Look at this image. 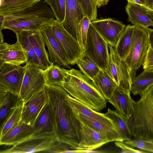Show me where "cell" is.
I'll return each instance as SVG.
<instances>
[{
    "instance_id": "6da1fadb",
    "label": "cell",
    "mask_w": 153,
    "mask_h": 153,
    "mask_svg": "<svg viewBox=\"0 0 153 153\" xmlns=\"http://www.w3.org/2000/svg\"><path fill=\"white\" fill-rule=\"evenodd\" d=\"M45 88L53 114L57 141L71 149H77L80 139L81 120L70 103L69 94L58 85H47Z\"/></svg>"
},
{
    "instance_id": "7a4b0ae2",
    "label": "cell",
    "mask_w": 153,
    "mask_h": 153,
    "mask_svg": "<svg viewBox=\"0 0 153 153\" xmlns=\"http://www.w3.org/2000/svg\"><path fill=\"white\" fill-rule=\"evenodd\" d=\"M0 16V30L9 29L15 33L24 31L38 32L50 25L55 19L51 7L43 0L20 11Z\"/></svg>"
},
{
    "instance_id": "3957f363",
    "label": "cell",
    "mask_w": 153,
    "mask_h": 153,
    "mask_svg": "<svg viewBox=\"0 0 153 153\" xmlns=\"http://www.w3.org/2000/svg\"><path fill=\"white\" fill-rule=\"evenodd\" d=\"M62 87L73 98L96 111L106 106L107 100L92 81L79 70L74 68L69 70Z\"/></svg>"
},
{
    "instance_id": "277c9868",
    "label": "cell",
    "mask_w": 153,
    "mask_h": 153,
    "mask_svg": "<svg viewBox=\"0 0 153 153\" xmlns=\"http://www.w3.org/2000/svg\"><path fill=\"white\" fill-rule=\"evenodd\" d=\"M127 123L134 138L153 139V85L138 101Z\"/></svg>"
},
{
    "instance_id": "5b68a950",
    "label": "cell",
    "mask_w": 153,
    "mask_h": 153,
    "mask_svg": "<svg viewBox=\"0 0 153 153\" xmlns=\"http://www.w3.org/2000/svg\"><path fill=\"white\" fill-rule=\"evenodd\" d=\"M149 45L146 29L135 25L131 48L125 59L131 81L145 62Z\"/></svg>"
},
{
    "instance_id": "8992f818",
    "label": "cell",
    "mask_w": 153,
    "mask_h": 153,
    "mask_svg": "<svg viewBox=\"0 0 153 153\" xmlns=\"http://www.w3.org/2000/svg\"><path fill=\"white\" fill-rule=\"evenodd\" d=\"M108 44L90 23L87 34L84 53L93 60L101 69L106 70L109 56Z\"/></svg>"
},
{
    "instance_id": "52a82bcc",
    "label": "cell",
    "mask_w": 153,
    "mask_h": 153,
    "mask_svg": "<svg viewBox=\"0 0 153 153\" xmlns=\"http://www.w3.org/2000/svg\"><path fill=\"white\" fill-rule=\"evenodd\" d=\"M52 32L70 65L76 64L84 54L78 41L65 28L61 22L55 19L50 25Z\"/></svg>"
},
{
    "instance_id": "ba28073f",
    "label": "cell",
    "mask_w": 153,
    "mask_h": 153,
    "mask_svg": "<svg viewBox=\"0 0 153 153\" xmlns=\"http://www.w3.org/2000/svg\"><path fill=\"white\" fill-rule=\"evenodd\" d=\"M25 71V65H16L0 61V90L19 96Z\"/></svg>"
},
{
    "instance_id": "9c48e42d",
    "label": "cell",
    "mask_w": 153,
    "mask_h": 153,
    "mask_svg": "<svg viewBox=\"0 0 153 153\" xmlns=\"http://www.w3.org/2000/svg\"><path fill=\"white\" fill-rule=\"evenodd\" d=\"M26 71L20 92L21 101L25 102L33 95L45 88L44 70L26 64Z\"/></svg>"
},
{
    "instance_id": "30bf717a",
    "label": "cell",
    "mask_w": 153,
    "mask_h": 153,
    "mask_svg": "<svg viewBox=\"0 0 153 153\" xmlns=\"http://www.w3.org/2000/svg\"><path fill=\"white\" fill-rule=\"evenodd\" d=\"M57 141V139L54 134L33 135L17 145L1 151L0 153L44 152L50 149Z\"/></svg>"
},
{
    "instance_id": "8fae6325",
    "label": "cell",
    "mask_w": 153,
    "mask_h": 153,
    "mask_svg": "<svg viewBox=\"0 0 153 153\" xmlns=\"http://www.w3.org/2000/svg\"><path fill=\"white\" fill-rule=\"evenodd\" d=\"M49 101L45 87L24 102L21 121L33 127L38 116Z\"/></svg>"
},
{
    "instance_id": "7c38bea8",
    "label": "cell",
    "mask_w": 153,
    "mask_h": 153,
    "mask_svg": "<svg viewBox=\"0 0 153 153\" xmlns=\"http://www.w3.org/2000/svg\"><path fill=\"white\" fill-rule=\"evenodd\" d=\"M91 23L108 44L113 47L126 27L122 22L109 18L96 19Z\"/></svg>"
},
{
    "instance_id": "4fadbf2b",
    "label": "cell",
    "mask_w": 153,
    "mask_h": 153,
    "mask_svg": "<svg viewBox=\"0 0 153 153\" xmlns=\"http://www.w3.org/2000/svg\"><path fill=\"white\" fill-rule=\"evenodd\" d=\"M85 16L78 0H66L65 16L62 23L66 30L79 42V26Z\"/></svg>"
},
{
    "instance_id": "5bb4252c",
    "label": "cell",
    "mask_w": 153,
    "mask_h": 153,
    "mask_svg": "<svg viewBox=\"0 0 153 153\" xmlns=\"http://www.w3.org/2000/svg\"><path fill=\"white\" fill-rule=\"evenodd\" d=\"M80 131V139L77 149L93 150L110 142L105 135L81 120Z\"/></svg>"
},
{
    "instance_id": "9a60e30c",
    "label": "cell",
    "mask_w": 153,
    "mask_h": 153,
    "mask_svg": "<svg viewBox=\"0 0 153 153\" xmlns=\"http://www.w3.org/2000/svg\"><path fill=\"white\" fill-rule=\"evenodd\" d=\"M41 31L48 51L49 59L52 64L70 68L69 62L59 45L55 38L50 25L42 28Z\"/></svg>"
},
{
    "instance_id": "2e32d148",
    "label": "cell",
    "mask_w": 153,
    "mask_h": 153,
    "mask_svg": "<svg viewBox=\"0 0 153 153\" xmlns=\"http://www.w3.org/2000/svg\"><path fill=\"white\" fill-rule=\"evenodd\" d=\"M130 90L119 85L117 86L108 101L122 116L128 120L131 116L134 100L130 95Z\"/></svg>"
},
{
    "instance_id": "e0dca14e",
    "label": "cell",
    "mask_w": 153,
    "mask_h": 153,
    "mask_svg": "<svg viewBox=\"0 0 153 153\" xmlns=\"http://www.w3.org/2000/svg\"><path fill=\"white\" fill-rule=\"evenodd\" d=\"M0 61L4 63L18 66L27 61L24 50L17 40L12 45L0 41Z\"/></svg>"
},
{
    "instance_id": "ac0fdd59",
    "label": "cell",
    "mask_w": 153,
    "mask_h": 153,
    "mask_svg": "<svg viewBox=\"0 0 153 153\" xmlns=\"http://www.w3.org/2000/svg\"><path fill=\"white\" fill-rule=\"evenodd\" d=\"M33 134V127L20 120L0 137V145L15 146L30 138Z\"/></svg>"
},
{
    "instance_id": "d6986e66",
    "label": "cell",
    "mask_w": 153,
    "mask_h": 153,
    "mask_svg": "<svg viewBox=\"0 0 153 153\" xmlns=\"http://www.w3.org/2000/svg\"><path fill=\"white\" fill-rule=\"evenodd\" d=\"M33 128V135H55L54 117L49 101L44 107L38 116Z\"/></svg>"
},
{
    "instance_id": "ffe728a7",
    "label": "cell",
    "mask_w": 153,
    "mask_h": 153,
    "mask_svg": "<svg viewBox=\"0 0 153 153\" xmlns=\"http://www.w3.org/2000/svg\"><path fill=\"white\" fill-rule=\"evenodd\" d=\"M29 39L39 61L42 69L44 70L51 66L49 56L45 48V42L40 31L36 32L28 31Z\"/></svg>"
},
{
    "instance_id": "44dd1931",
    "label": "cell",
    "mask_w": 153,
    "mask_h": 153,
    "mask_svg": "<svg viewBox=\"0 0 153 153\" xmlns=\"http://www.w3.org/2000/svg\"><path fill=\"white\" fill-rule=\"evenodd\" d=\"M147 8L144 6L128 2L126 10L128 21L134 25L145 28L152 26V23L146 14Z\"/></svg>"
},
{
    "instance_id": "7402d4cb",
    "label": "cell",
    "mask_w": 153,
    "mask_h": 153,
    "mask_svg": "<svg viewBox=\"0 0 153 153\" xmlns=\"http://www.w3.org/2000/svg\"><path fill=\"white\" fill-rule=\"evenodd\" d=\"M68 97L70 103L75 113L90 117L115 128L112 121L106 117L104 114L100 113L91 109L71 96L69 94Z\"/></svg>"
},
{
    "instance_id": "603a6c76",
    "label": "cell",
    "mask_w": 153,
    "mask_h": 153,
    "mask_svg": "<svg viewBox=\"0 0 153 153\" xmlns=\"http://www.w3.org/2000/svg\"><path fill=\"white\" fill-rule=\"evenodd\" d=\"M102 95L107 100L111 97L117 85L106 71L101 69L92 80Z\"/></svg>"
},
{
    "instance_id": "cb8c5ba5",
    "label": "cell",
    "mask_w": 153,
    "mask_h": 153,
    "mask_svg": "<svg viewBox=\"0 0 153 153\" xmlns=\"http://www.w3.org/2000/svg\"><path fill=\"white\" fill-rule=\"evenodd\" d=\"M135 25H128L122 33L114 47L116 54L120 59L124 60L130 51L133 39Z\"/></svg>"
},
{
    "instance_id": "d4e9b609",
    "label": "cell",
    "mask_w": 153,
    "mask_h": 153,
    "mask_svg": "<svg viewBox=\"0 0 153 153\" xmlns=\"http://www.w3.org/2000/svg\"><path fill=\"white\" fill-rule=\"evenodd\" d=\"M42 0H0V16L11 15L31 7Z\"/></svg>"
},
{
    "instance_id": "484cf974",
    "label": "cell",
    "mask_w": 153,
    "mask_h": 153,
    "mask_svg": "<svg viewBox=\"0 0 153 153\" xmlns=\"http://www.w3.org/2000/svg\"><path fill=\"white\" fill-rule=\"evenodd\" d=\"M78 114L83 123L105 135L110 142L124 141L115 128L83 115Z\"/></svg>"
},
{
    "instance_id": "4316f807",
    "label": "cell",
    "mask_w": 153,
    "mask_h": 153,
    "mask_svg": "<svg viewBox=\"0 0 153 153\" xmlns=\"http://www.w3.org/2000/svg\"><path fill=\"white\" fill-rule=\"evenodd\" d=\"M153 85V71L144 70L131 81L130 91L133 95L140 97Z\"/></svg>"
},
{
    "instance_id": "83f0119b",
    "label": "cell",
    "mask_w": 153,
    "mask_h": 153,
    "mask_svg": "<svg viewBox=\"0 0 153 153\" xmlns=\"http://www.w3.org/2000/svg\"><path fill=\"white\" fill-rule=\"evenodd\" d=\"M105 115L111 119L120 135L123 140H131V132L127 123V120L117 111L108 108Z\"/></svg>"
},
{
    "instance_id": "f1b7e54d",
    "label": "cell",
    "mask_w": 153,
    "mask_h": 153,
    "mask_svg": "<svg viewBox=\"0 0 153 153\" xmlns=\"http://www.w3.org/2000/svg\"><path fill=\"white\" fill-rule=\"evenodd\" d=\"M69 70L52 64L44 70L46 85H57L63 87L68 76Z\"/></svg>"
},
{
    "instance_id": "f546056e",
    "label": "cell",
    "mask_w": 153,
    "mask_h": 153,
    "mask_svg": "<svg viewBox=\"0 0 153 153\" xmlns=\"http://www.w3.org/2000/svg\"><path fill=\"white\" fill-rule=\"evenodd\" d=\"M15 33L17 40L21 45L26 56V64L33 65L42 69L39 59L29 39L28 31H24Z\"/></svg>"
},
{
    "instance_id": "4dcf8cb0",
    "label": "cell",
    "mask_w": 153,
    "mask_h": 153,
    "mask_svg": "<svg viewBox=\"0 0 153 153\" xmlns=\"http://www.w3.org/2000/svg\"><path fill=\"white\" fill-rule=\"evenodd\" d=\"M21 101L19 96L8 93L0 101L1 126L14 108Z\"/></svg>"
},
{
    "instance_id": "1f68e13d",
    "label": "cell",
    "mask_w": 153,
    "mask_h": 153,
    "mask_svg": "<svg viewBox=\"0 0 153 153\" xmlns=\"http://www.w3.org/2000/svg\"><path fill=\"white\" fill-rule=\"evenodd\" d=\"M109 56L106 71L116 83L117 86L121 82V64L114 47L108 44Z\"/></svg>"
},
{
    "instance_id": "d6a6232c",
    "label": "cell",
    "mask_w": 153,
    "mask_h": 153,
    "mask_svg": "<svg viewBox=\"0 0 153 153\" xmlns=\"http://www.w3.org/2000/svg\"><path fill=\"white\" fill-rule=\"evenodd\" d=\"M76 64L83 74L92 81L101 69L85 53L78 59Z\"/></svg>"
},
{
    "instance_id": "836d02e7",
    "label": "cell",
    "mask_w": 153,
    "mask_h": 153,
    "mask_svg": "<svg viewBox=\"0 0 153 153\" xmlns=\"http://www.w3.org/2000/svg\"><path fill=\"white\" fill-rule=\"evenodd\" d=\"M24 102L21 101L12 111L0 127V137L3 136L21 120Z\"/></svg>"
},
{
    "instance_id": "e575fe53",
    "label": "cell",
    "mask_w": 153,
    "mask_h": 153,
    "mask_svg": "<svg viewBox=\"0 0 153 153\" xmlns=\"http://www.w3.org/2000/svg\"><path fill=\"white\" fill-rule=\"evenodd\" d=\"M50 7L56 19L62 23L64 21L66 13V0H43Z\"/></svg>"
},
{
    "instance_id": "d590c367",
    "label": "cell",
    "mask_w": 153,
    "mask_h": 153,
    "mask_svg": "<svg viewBox=\"0 0 153 153\" xmlns=\"http://www.w3.org/2000/svg\"><path fill=\"white\" fill-rule=\"evenodd\" d=\"M85 15L91 22L97 17V5L94 0H78Z\"/></svg>"
},
{
    "instance_id": "8d00e7d4",
    "label": "cell",
    "mask_w": 153,
    "mask_h": 153,
    "mask_svg": "<svg viewBox=\"0 0 153 153\" xmlns=\"http://www.w3.org/2000/svg\"><path fill=\"white\" fill-rule=\"evenodd\" d=\"M126 144L148 152L153 153V139H145L134 138L125 141Z\"/></svg>"
},
{
    "instance_id": "74e56055",
    "label": "cell",
    "mask_w": 153,
    "mask_h": 153,
    "mask_svg": "<svg viewBox=\"0 0 153 153\" xmlns=\"http://www.w3.org/2000/svg\"><path fill=\"white\" fill-rule=\"evenodd\" d=\"M91 22L88 17L85 16L81 21L79 26V43L84 50L85 48L87 34Z\"/></svg>"
},
{
    "instance_id": "f35d334b",
    "label": "cell",
    "mask_w": 153,
    "mask_h": 153,
    "mask_svg": "<svg viewBox=\"0 0 153 153\" xmlns=\"http://www.w3.org/2000/svg\"><path fill=\"white\" fill-rule=\"evenodd\" d=\"M142 66L144 70L153 71V49L149 46L145 62Z\"/></svg>"
},
{
    "instance_id": "ab89813d",
    "label": "cell",
    "mask_w": 153,
    "mask_h": 153,
    "mask_svg": "<svg viewBox=\"0 0 153 153\" xmlns=\"http://www.w3.org/2000/svg\"><path fill=\"white\" fill-rule=\"evenodd\" d=\"M115 144L117 147L121 149V153H144L148 152L142 150H138L134 149V147L128 145L123 142L116 141Z\"/></svg>"
},
{
    "instance_id": "60d3db41",
    "label": "cell",
    "mask_w": 153,
    "mask_h": 153,
    "mask_svg": "<svg viewBox=\"0 0 153 153\" xmlns=\"http://www.w3.org/2000/svg\"><path fill=\"white\" fill-rule=\"evenodd\" d=\"M147 31L149 46L153 49V29L146 28Z\"/></svg>"
},
{
    "instance_id": "b9f144b4",
    "label": "cell",
    "mask_w": 153,
    "mask_h": 153,
    "mask_svg": "<svg viewBox=\"0 0 153 153\" xmlns=\"http://www.w3.org/2000/svg\"><path fill=\"white\" fill-rule=\"evenodd\" d=\"M128 2L136 4L145 7L146 0H127Z\"/></svg>"
},
{
    "instance_id": "7bdbcfd3",
    "label": "cell",
    "mask_w": 153,
    "mask_h": 153,
    "mask_svg": "<svg viewBox=\"0 0 153 153\" xmlns=\"http://www.w3.org/2000/svg\"><path fill=\"white\" fill-rule=\"evenodd\" d=\"M146 14L152 23V26L153 27V10L147 8Z\"/></svg>"
},
{
    "instance_id": "ee69618b",
    "label": "cell",
    "mask_w": 153,
    "mask_h": 153,
    "mask_svg": "<svg viewBox=\"0 0 153 153\" xmlns=\"http://www.w3.org/2000/svg\"><path fill=\"white\" fill-rule=\"evenodd\" d=\"M98 7L106 5L108 3L106 0H94Z\"/></svg>"
},
{
    "instance_id": "f6af8a7d",
    "label": "cell",
    "mask_w": 153,
    "mask_h": 153,
    "mask_svg": "<svg viewBox=\"0 0 153 153\" xmlns=\"http://www.w3.org/2000/svg\"><path fill=\"white\" fill-rule=\"evenodd\" d=\"M153 4V0H146L145 7L150 9Z\"/></svg>"
},
{
    "instance_id": "bcb514c9",
    "label": "cell",
    "mask_w": 153,
    "mask_h": 153,
    "mask_svg": "<svg viewBox=\"0 0 153 153\" xmlns=\"http://www.w3.org/2000/svg\"><path fill=\"white\" fill-rule=\"evenodd\" d=\"M150 9L151 10H153V5L152 6V7H151L150 8V9Z\"/></svg>"
},
{
    "instance_id": "7dc6e473",
    "label": "cell",
    "mask_w": 153,
    "mask_h": 153,
    "mask_svg": "<svg viewBox=\"0 0 153 153\" xmlns=\"http://www.w3.org/2000/svg\"><path fill=\"white\" fill-rule=\"evenodd\" d=\"M107 3L108 2L109 0H106Z\"/></svg>"
}]
</instances>
